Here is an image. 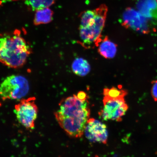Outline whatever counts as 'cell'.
I'll use <instances>...</instances> for the list:
<instances>
[{"label": "cell", "mask_w": 157, "mask_h": 157, "mask_svg": "<svg viewBox=\"0 0 157 157\" xmlns=\"http://www.w3.org/2000/svg\"><path fill=\"white\" fill-rule=\"evenodd\" d=\"M31 52L30 46L18 30L0 34V62L8 67H22Z\"/></svg>", "instance_id": "2"}, {"label": "cell", "mask_w": 157, "mask_h": 157, "mask_svg": "<svg viewBox=\"0 0 157 157\" xmlns=\"http://www.w3.org/2000/svg\"><path fill=\"white\" fill-rule=\"evenodd\" d=\"M35 100L34 97L22 99L15 106L14 112L17 121L28 129L34 128L35 121L38 116V108Z\"/></svg>", "instance_id": "6"}, {"label": "cell", "mask_w": 157, "mask_h": 157, "mask_svg": "<svg viewBox=\"0 0 157 157\" xmlns=\"http://www.w3.org/2000/svg\"><path fill=\"white\" fill-rule=\"evenodd\" d=\"M122 25L126 29H129L144 34L150 32L149 19L139 11L128 7L125 10L122 16Z\"/></svg>", "instance_id": "7"}, {"label": "cell", "mask_w": 157, "mask_h": 157, "mask_svg": "<svg viewBox=\"0 0 157 157\" xmlns=\"http://www.w3.org/2000/svg\"><path fill=\"white\" fill-rule=\"evenodd\" d=\"M95 45L98 47V51L100 54L105 58H113L116 54L117 44L110 40L107 36L103 39H100Z\"/></svg>", "instance_id": "10"}, {"label": "cell", "mask_w": 157, "mask_h": 157, "mask_svg": "<svg viewBox=\"0 0 157 157\" xmlns=\"http://www.w3.org/2000/svg\"><path fill=\"white\" fill-rule=\"evenodd\" d=\"M84 132L86 136L90 142L106 144L108 133L107 127L101 121L91 118L88 120Z\"/></svg>", "instance_id": "8"}, {"label": "cell", "mask_w": 157, "mask_h": 157, "mask_svg": "<svg viewBox=\"0 0 157 157\" xmlns=\"http://www.w3.org/2000/svg\"><path fill=\"white\" fill-rule=\"evenodd\" d=\"M124 97L112 98L104 96L103 107L99 114L105 121H113L119 122L128 109Z\"/></svg>", "instance_id": "5"}, {"label": "cell", "mask_w": 157, "mask_h": 157, "mask_svg": "<svg viewBox=\"0 0 157 157\" xmlns=\"http://www.w3.org/2000/svg\"><path fill=\"white\" fill-rule=\"evenodd\" d=\"M96 16L95 23L91 26L79 27L80 39L84 44H95L101 38L102 31L105 26L108 11V7L105 4H102L95 9Z\"/></svg>", "instance_id": "4"}, {"label": "cell", "mask_w": 157, "mask_h": 157, "mask_svg": "<svg viewBox=\"0 0 157 157\" xmlns=\"http://www.w3.org/2000/svg\"><path fill=\"white\" fill-rule=\"evenodd\" d=\"M77 96L79 99L82 100H85L88 99L87 94L83 91L79 92Z\"/></svg>", "instance_id": "16"}, {"label": "cell", "mask_w": 157, "mask_h": 157, "mask_svg": "<svg viewBox=\"0 0 157 157\" xmlns=\"http://www.w3.org/2000/svg\"><path fill=\"white\" fill-rule=\"evenodd\" d=\"M56 0H25V3L31 10L36 11L53 5Z\"/></svg>", "instance_id": "13"}, {"label": "cell", "mask_w": 157, "mask_h": 157, "mask_svg": "<svg viewBox=\"0 0 157 157\" xmlns=\"http://www.w3.org/2000/svg\"><path fill=\"white\" fill-rule=\"evenodd\" d=\"M28 80L24 76L13 75L6 78L0 84V96L3 101L22 99L28 94Z\"/></svg>", "instance_id": "3"}, {"label": "cell", "mask_w": 157, "mask_h": 157, "mask_svg": "<svg viewBox=\"0 0 157 157\" xmlns=\"http://www.w3.org/2000/svg\"><path fill=\"white\" fill-rule=\"evenodd\" d=\"M127 92L124 90H120L115 87H112L110 89L105 88L103 91L104 96L109 98H115L121 97H125Z\"/></svg>", "instance_id": "14"}, {"label": "cell", "mask_w": 157, "mask_h": 157, "mask_svg": "<svg viewBox=\"0 0 157 157\" xmlns=\"http://www.w3.org/2000/svg\"><path fill=\"white\" fill-rule=\"evenodd\" d=\"M72 69L74 73L76 75L84 76L89 73L91 67L89 63L85 59L81 58H76L72 65Z\"/></svg>", "instance_id": "11"}, {"label": "cell", "mask_w": 157, "mask_h": 157, "mask_svg": "<svg viewBox=\"0 0 157 157\" xmlns=\"http://www.w3.org/2000/svg\"><path fill=\"white\" fill-rule=\"evenodd\" d=\"M57 111L63 126L75 136L83 133L90 115L88 99H79L74 95L63 99Z\"/></svg>", "instance_id": "1"}, {"label": "cell", "mask_w": 157, "mask_h": 157, "mask_svg": "<svg viewBox=\"0 0 157 157\" xmlns=\"http://www.w3.org/2000/svg\"><path fill=\"white\" fill-rule=\"evenodd\" d=\"M1 104L0 103V106H1Z\"/></svg>", "instance_id": "17"}, {"label": "cell", "mask_w": 157, "mask_h": 157, "mask_svg": "<svg viewBox=\"0 0 157 157\" xmlns=\"http://www.w3.org/2000/svg\"><path fill=\"white\" fill-rule=\"evenodd\" d=\"M151 94L155 101H157V80L152 82Z\"/></svg>", "instance_id": "15"}, {"label": "cell", "mask_w": 157, "mask_h": 157, "mask_svg": "<svg viewBox=\"0 0 157 157\" xmlns=\"http://www.w3.org/2000/svg\"><path fill=\"white\" fill-rule=\"evenodd\" d=\"M53 12L48 8L36 11L34 20L35 25L48 24L52 20Z\"/></svg>", "instance_id": "12"}, {"label": "cell", "mask_w": 157, "mask_h": 157, "mask_svg": "<svg viewBox=\"0 0 157 157\" xmlns=\"http://www.w3.org/2000/svg\"><path fill=\"white\" fill-rule=\"evenodd\" d=\"M136 7L147 18L157 21V0H137Z\"/></svg>", "instance_id": "9"}]
</instances>
